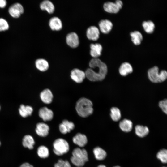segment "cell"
<instances>
[{
    "instance_id": "6da1fadb",
    "label": "cell",
    "mask_w": 167,
    "mask_h": 167,
    "mask_svg": "<svg viewBox=\"0 0 167 167\" xmlns=\"http://www.w3.org/2000/svg\"><path fill=\"white\" fill-rule=\"evenodd\" d=\"M93 104L91 100L83 97L77 101L75 109L78 114L83 118L87 117L91 115L93 111Z\"/></svg>"
},
{
    "instance_id": "7a4b0ae2",
    "label": "cell",
    "mask_w": 167,
    "mask_h": 167,
    "mask_svg": "<svg viewBox=\"0 0 167 167\" xmlns=\"http://www.w3.org/2000/svg\"><path fill=\"white\" fill-rule=\"evenodd\" d=\"M72 156L71 158V162L78 167L83 166L88 160V154L86 150L77 148L72 152Z\"/></svg>"
},
{
    "instance_id": "3957f363",
    "label": "cell",
    "mask_w": 167,
    "mask_h": 167,
    "mask_svg": "<svg viewBox=\"0 0 167 167\" xmlns=\"http://www.w3.org/2000/svg\"><path fill=\"white\" fill-rule=\"evenodd\" d=\"M148 75L149 79L153 83H161L167 79V71L165 70L159 71L158 67L156 66L148 70Z\"/></svg>"
},
{
    "instance_id": "277c9868",
    "label": "cell",
    "mask_w": 167,
    "mask_h": 167,
    "mask_svg": "<svg viewBox=\"0 0 167 167\" xmlns=\"http://www.w3.org/2000/svg\"><path fill=\"white\" fill-rule=\"evenodd\" d=\"M53 151L58 156H61L68 152L69 146L67 142L62 138L56 139L53 143Z\"/></svg>"
},
{
    "instance_id": "5b68a950",
    "label": "cell",
    "mask_w": 167,
    "mask_h": 167,
    "mask_svg": "<svg viewBox=\"0 0 167 167\" xmlns=\"http://www.w3.org/2000/svg\"><path fill=\"white\" fill-rule=\"evenodd\" d=\"M86 77L91 81H101L105 78L107 73L98 70L97 71H95L91 68L87 69L85 71Z\"/></svg>"
},
{
    "instance_id": "8992f818",
    "label": "cell",
    "mask_w": 167,
    "mask_h": 167,
    "mask_svg": "<svg viewBox=\"0 0 167 167\" xmlns=\"http://www.w3.org/2000/svg\"><path fill=\"white\" fill-rule=\"evenodd\" d=\"M123 5L122 2L117 0L115 2H105L103 5L104 10L110 13H117L122 8Z\"/></svg>"
},
{
    "instance_id": "52a82bcc",
    "label": "cell",
    "mask_w": 167,
    "mask_h": 167,
    "mask_svg": "<svg viewBox=\"0 0 167 167\" xmlns=\"http://www.w3.org/2000/svg\"><path fill=\"white\" fill-rule=\"evenodd\" d=\"M24 11V9L23 6L19 2H16L11 5L8 9L9 15L15 18H19Z\"/></svg>"
},
{
    "instance_id": "ba28073f",
    "label": "cell",
    "mask_w": 167,
    "mask_h": 167,
    "mask_svg": "<svg viewBox=\"0 0 167 167\" xmlns=\"http://www.w3.org/2000/svg\"><path fill=\"white\" fill-rule=\"evenodd\" d=\"M70 76L74 81L78 83L83 82L86 77L85 72L78 68H75L72 70Z\"/></svg>"
},
{
    "instance_id": "9c48e42d",
    "label": "cell",
    "mask_w": 167,
    "mask_h": 167,
    "mask_svg": "<svg viewBox=\"0 0 167 167\" xmlns=\"http://www.w3.org/2000/svg\"><path fill=\"white\" fill-rule=\"evenodd\" d=\"M89 66L91 68H96L98 70L107 72V67L106 64L99 58H94L91 59L89 62Z\"/></svg>"
},
{
    "instance_id": "30bf717a",
    "label": "cell",
    "mask_w": 167,
    "mask_h": 167,
    "mask_svg": "<svg viewBox=\"0 0 167 167\" xmlns=\"http://www.w3.org/2000/svg\"><path fill=\"white\" fill-rule=\"evenodd\" d=\"M66 43L72 48L77 47L79 44V39L78 35L75 32L68 33L66 38Z\"/></svg>"
},
{
    "instance_id": "8fae6325",
    "label": "cell",
    "mask_w": 167,
    "mask_h": 167,
    "mask_svg": "<svg viewBox=\"0 0 167 167\" xmlns=\"http://www.w3.org/2000/svg\"><path fill=\"white\" fill-rule=\"evenodd\" d=\"M38 113L39 117L45 121L51 120L54 116L53 111L46 107L40 108Z\"/></svg>"
},
{
    "instance_id": "7c38bea8",
    "label": "cell",
    "mask_w": 167,
    "mask_h": 167,
    "mask_svg": "<svg viewBox=\"0 0 167 167\" xmlns=\"http://www.w3.org/2000/svg\"><path fill=\"white\" fill-rule=\"evenodd\" d=\"M49 130V128L48 125L44 123L40 122L36 124L35 131L39 136L45 137L48 134Z\"/></svg>"
},
{
    "instance_id": "4fadbf2b",
    "label": "cell",
    "mask_w": 167,
    "mask_h": 167,
    "mask_svg": "<svg viewBox=\"0 0 167 167\" xmlns=\"http://www.w3.org/2000/svg\"><path fill=\"white\" fill-rule=\"evenodd\" d=\"M99 31L95 26H92L88 27L86 31L87 36L88 38L92 40H96L99 37Z\"/></svg>"
},
{
    "instance_id": "5bb4252c",
    "label": "cell",
    "mask_w": 167,
    "mask_h": 167,
    "mask_svg": "<svg viewBox=\"0 0 167 167\" xmlns=\"http://www.w3.org/2000/svg\"><path fill=\"white\" fill-rule=\"evenodd\" d=\"M73 143L80 147L84 146L87 143L88 140L86 136L83 134L77 133L73 138Z\"/></svg>"
},
{
    "instance_id": "9a60e30c",
    "label": "cell",
    "mask_w": 167,
    "mask_h": 167,
    "mask_svg": "<svg viewBox=\"0 0 167 167\" xmlns=\"http://www.w3.org/2000/svg\"><path fill=\"white\" fill-rule=\"evenodd\" d=\"M53 96L51 91L49 89L43 90L40 94V97L44 103L50 104L52 101Z\"/></svg>"
},
{
    "instance_id": "2e32d148",
    "label": "cell",
    "mask_w": 167,
    "mask_h": 167,
    "mask_svg": "<svg viewBox=\"0 0 167 167\" xmlns=\"http://www.w3.org/2000/svg\"><path fill=\"white\" fill-rule=\"evenodd\" d=\"M99 25L101 31L104 33L109 32L113 27V24L111 21L108 19H103L100 21Z\"/></svg>"
},
{
    "instance_id": "e0dca14e",
    "label": "cell",
    "mask_w": 167,
    "mask_h": 167,
    "mask_svg": "<svg viewBox=\"0 0 167 167\" xmlns=\"http://www.w3.org/2000/svg\"><path fill=\"white\" fill-rule=\"evenodd\" d=\"M49 25L50 28L54 30H59L62 28V23L61 19L57 17H53L49 20Z\"/></svg>"
},
{
    "instance_id": "ac0fdd59",
    "label": "cell",
    "mask_w": 167,
    "mask_h": 167,
    "mask_svg": "<svg viewBox=\"0 0 167 167\" xmlns=\"http://www.w3.org/2000/svg\"><path fill=\"white\" fill-rule=\"evenodd\" d=\"M90 54L92 56L96 58L101 54L102 46L99 43L91 44L90 45Z\"/></svg>"
},
{
    "instance_id": "d6986e66",
    "label": "cell",
    "mask_w": 167,
    "mask_h": 167,
    "mask_svg": "<svg viewBox=\"0 0 167 167\" xmlns=\"http://www.w3.org/2000/svg\"><path fill=\"white\" fill-rule=\"evenodd\" d=\"M119 71L120 74L124 76L132 73L133 70L132 66L129 63L124 62L121 65Z\"/></svg>"
},
{
    "instance_id": "ffe728a7",
    "label": "cell",
    "mask_w": 167,
    "mask_h": 167,
    "mask_svg": "<svg viewBox=\"0 0 167 167\" xmlns=\"http://www.w3.org/2000/svg\"><path fill=\"white\" fill-rule=\"evenodd\" d=\"M40 7L41 10H45L49 13H53L55 9L54 4L49 0H45L40 4Z\"/></svg>"
},
{
    "instance_id": "44dd1931",
    "label": "cell",
    "mask_w": 167,
    "mask_h": 167,
    "mask_svg": "<svg viewBox=\"0 0 167 167\" xmlns=\"http://www.w3.org/2000/svg\"><path fill=\"white\" fill-rule=\"evenodd\" d=\"M33 111L32 108L31 106H25L22 104L19 109L20 115L23 117L26 118L32 115Z\"/></svg>"
},
{
    "instance_id": "7402d4cb",
    "label": "cell",
    "mask_w": 167,
    "mask_h": 167,
    "mask_svg": "<svg viewBox=\"0 0 167 167\" xmlns=\"http://www.w3.org/2000/svg\"><path fill=\"white\" fill-rule=\"evenodd\" d=\"M35 64L36 68L41 71H46L49 67L48 62L43 58L37 59L35 61Z\"/></svg>"
},
{
    "instance_id": "603a6c76",
    "label": "cell",
    "mask_w": 167,
    "mask_h": 167,
    "mask_svg": "<svg viewBox=\"0 0 167 167\" xmlns=\"http://www.w3.org/2000/svg\"><path fill=\"white\" fill-rule=\"evenodd\" d=\"M35 143L33 138L30 135H26L23 138L22 144L25 148H27L29 149H32Z\"/></svg>"
},
{
    "instance_id": "cb8c5ba5",
    "label": "cell",
    "mask_w": 167,
    "mask_h": 167,
    "mask_svg": "<svg viewBox=\"0 0 167 167\" xmlns=\"http://www.w3.org/2000/svg\"><path fill=\"white\" fill-rule=\"evenodd\" d=\"M119 127L123 131L129 132L131 131L132 128V123L128 119H125L121 121L119 123Z\"/></svg>"
},
{
    "instance_id": "d4e9b609",
    "label": "cell",
    "mask_w": 167,
    "mask_h": 167,
    "mask_svg": "<svg viewBox=\"0 0 167 167\" xmlns=\"http://www.w3.org/2000/svg\"><path fill=\"white\" fill-rule=\"evenodd\" d=\"M136 134L139 137H143L147 135L149 132V130L146 126L140 125L136 126L135 128Z\"/></svg>"
},
{
    "instance_id": "484cf974",
    "label": "cell",
    "mask_w": 167,
    "mask_h": 167,
    "mask_svg": "<svg viewBox=\"0 0 167 167\" xmlns=\"http://www.w3.org/2000/svg\"><path fill=\"white\" fill-rule=\"evenodd\" d=\"M93 152L96 158L98 160H103L106 156V153L105 151L99 147L95 148Z\"/></svg>"
},
{
    "instance_id": "4316f807",
    "label": "cell",
    "mask_w": 167,
    "mask_h": 167,
    "mask_svg": "<svg viewBox=\"0 0 167 167\" xmlns=\"http://www.w3.org/2000/svg\"><path fill=\"white\" fill-rule=\"evenodd\" d=\"M131 40L133 43L136 45L140 44L143 39V36L139 31H135L130 33Z\"/></svg>"
},
{
    "instance_id": "83f0119b",
    "label": "cell",
    "mask_w": 167,
    "mask_h": 167,
    "mask_svg": "<svg viewBox=\"0 0 167 167\" xmlns=\"http://www.w3.org/2000/svg\"><path fill=\"white\" fill-rule=\"evenodd\" d=\"M110 116L114 121H118L121 118V114L120 110L117 107H113L111 109Z\"/></svg>"
},
{
    "instance_id": "f1b7e54d",
    "label": "cell",
    "mask_w": 167,
    "mask_h": 167,
    "mask_svg": "<svg viewBox=\"0 0 167 167\" xmlns=\"http://www.w3.org/2000/svg\"><path fill=\"white\" fill-rule=\"evenodd\" d=\"M37 153L39 156L40 158H45L49 156V150L46 146L41 145L38 148L37 150Z\"/></svg>"
},
{
    "instance_id": "f546056e",
    "label": "cell",
    "mask_w": 167,
    "mask_h": 167,
    "mask_svg": "<svg viewBox=\"0 0 167 167\" xmlns=\"http://www.w3.org/2000/svg\"><path fill=\"white\" fill-rule=\"evenodd\" d=\"M142 26L145 32L149 33L153 32L155 27L154 23L151 20L143 21Z\"/></svg>"
},
{
    "instance_id": "4dcf8cb0",
    "label": "cell",
    "mask_w": 167,
    "mask_h": 167,
    "mask_svg": "<svg viewBox=\"0 0 167 167\" xmlns=\"http://www.w3.org/2000/svg\"><path fill=\"white\" fill-rule=\"evenodd\" d=\"M156 157L162 163H167V149L160 150L157 152Z\"/></svg>"
},
{
    "instance_id": "1f68e13d",
    "label": "cell",
    "mask_w": 167,
    "mask_h": 167,
    "mask_svg": "<svg viewBox=\"0 0 167 167\" xmlns=\"http://www.w3.org/2000/svg\"><path fill=\"white\" fill-rule=\"evenodd\" d=\"M9 28V24L5 19L0 18V32L8 30Z\"/></svg>"
},
{
    "instance_id": "d6a6232c",
    "label": "cell",
    "mask_w": 167,
    "mask_h": 167,
    "mask_svg": "<svg viewBox=\"0 0 167 167\" xmlns=\"http://www.w3.org/2000/svg\"><path fill=\"white\" fill-rule=\"evenodd\" d=\"M67 130L68 133L73 130L75 128V125L72 122L65 119L62 121V122Z\"/></svg>"
},
{
    "instance_id": "836d02e7",
    "label": "cell",
    "mask_w": 167,
    "mask_h": 167,
    "mask_svg": "<svg viewBox=\"0 0 167 167\" xmlns=\"http://www.w3.org/2000/svg\"><path fill=\"white\" fill-rule=\"evenodd\" d=\"M54 167H71V166L67 161L60 159L54 165Z\"/></svg>"
},
{
    "instance_id": "e575fe53",
    "label": "cell",
    "mask_w": 167,
    "mask_h": 167,
    "mask_svg": "<svg viewBox=\"0 0 167 167\" xmlns=\"http://www.w3.org/2000/svg\"><path fill=\"white\" fill-rule=\"evenodd\" d=\"M158 105L162 111L167 115V99L160 101L159 102Z\"/></svg>"
},
{
    "instance_id": "d590c367",
    "label": "cell",
    "mask_w": 167,
    "mask_h": 167,
    "mask_svg": "<svg viewBox=\"0 0 167 167\" xmlns=\"http://www.w3.org/2000/svg\"><path fill=\"white\" fill-rule=\"evenodd\" d=\"M59 131L62 134H65L68 133L67 130L62 123L59 124Z\"/></svg>"
},
{
    "instance_id": "8d00e7d4",
    "label": "cell",
    "mask_w": 167,
    "mask_h": 167,
    "mask_svg": "<svg viewBox=\"0 0 167 167\" xmlns=\"http://www.w3.org/2000/svg\"><path fill=\"white\" fill-rule=\"evenodd\" d=\"M7 2L6 0H0V8H3L6 6Z\"/></svg>"
},
{
    "instance_id": "74e56055",
    "label": "cell",
    "mask_w": 167,
    "mask_h": 167,
    "mask_svg": "<svg viewBox=\"0 0 167 167\" xmlns=\"http://www.w3.org/2000/svg\"><path fill=\"white\" fill-rule=\"evenodd\" d=\"M19 167H33V166L28 163H24L22 164Z\"/></svg>"
},
{
    "instance_id": "f35d334b",
    "label": "cell",
    "mask_w": 167,
    "mask_h": 167,
    "mask_svg": "<svg viewBox=\"0 0 167 167\" xmlns=\"http://www.w3.org/2000/svg\"><path fill=\"white\" fill-rule=\"evenodd\" d=\"M97 167H106L104 165H99Z\"/></svg>"
},
{
    "instance_id": "ab89813d",
    "label": "cell",
    "mask_w": 167,
    "mask_h": 167,
    "mask_svg": "<svg viewBox=\"0 0 167 167\" xmlns=\"http://www.w3.org/2000/svg\"><path fill=\"white\" fill-rule=\"evenodd\" d=\"M114 167H121L118 166H114Z\"/></svg>"
},
{
    "instance_id": "60d3db41",
    "label": "cell",
    "mask_w": 167,
    "mask_h": 167,
    "mask_svg": "<svg viewBox=\"0 0 167 167\" xmlns=\"http://www.w3.org/2000/svg\"><path fill=\"white\" fill-rule=\"evenodd\" d=\"M1 145V142H0V146Z\"/></svg>"
},
{
    "instance_id": "b9f144b4",
    "label": "cell",
    "mask_w": 167,
    "mask_h": 167,
    "mask_svg": "<svg viewBox=\"0 0 167 167\" xmlns=\"http://www.w3.org/2000/svg\"></svg>"
},
{
    "instance_id": "7bdbcfd3",
    "label": "cell",
    "mask_w": 167,
    "mask_h": 167,
    "mask_svg": "<svg viewBox=\"0 0 167 167\" xmlns=\"http://www.w3.org/2000/svg\"></svg>"
}]
</instances>
